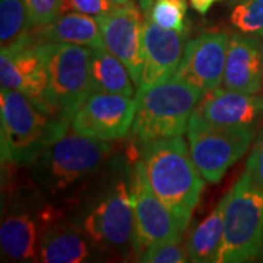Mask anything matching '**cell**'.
<instances>
[{
	"label": "cell",
	"mask_w": 263,
	"mask_h": 263,
	"mask_svg": "<svg viewBox=\"0 0 263 263\" xmlns=\"http://www.w3.org/2000/svg\"><path fill=\"white\" fill-rule=\"evenodd\" d=\"M62 211L31 180L29 186H16L8 199L0 224L2 259L8 262H38L44 230Z\"/></svg>",
	"instance_id": "cell-6"
},
{
	"label": "cell",
	"mask_w": 263,
	"mask_h": 263,
	"mask_svg": "<svg viewBox=\"0 0 263 263\" xmlns=\"http://www.w3.org/2000/svg\"><path fill=\"white\" fill-rule=\"evenodd\" d=\"M2 88L19 91L46 111L47 62L44 44L29 31L0 53ZM50 113V111H48ZM51 114V113H50Z\"/></svg>",
	"instance_id": "cell-11"
},
{
	"label": "cell",
	"mask_w": 263,
	"mask_h": 263,
	"mask_svg": "<svg viewBox=\"0 0 263 263\" xmlns=\"http://www.w3.org/2000/svg\"><path fill=\"white\" fill-rule=\"evenodd\" d=\"M195 113L215 126L257 129L263 123V94L216 88L205 94Z\"/></svg>",
	"instance_id": "cell-16"
},
{
	"label": "cell",
	"mask_w": 263,
	"mask_h": 263,
	"mask_svg": "<svg viewBox=\"0 0 263 263\" xmlns=\"http://www.w3.org/2000/svg\"><path fill=\"white\" fill-rule=\"evenodd\" d=\"M113 151L110 141L84 136L70 127L28 165L29 180L53 203L72 202L97 179Z\"/></svg>",
	"instance_id": "cell-2"
},
{
	"label": "cell",
	"mask_w": 263,
	"mask_h": 263,
	"mask_svg": "<svg viewBox=\"0 0 263 263\" xmlns=\"http://www.w3.org/2000/svg\"><path fill=\"white\" fill-rule=\"evenodd\" d=\"M114 5L111 0H63L62 13L63 12H81L86 15L98 16L107 13L113 9Z\"/></svg>",
	"instance_id": "cell-28"
},
{
	"label": "cell",
	"mask_w": 263,
	"mask_h": 263,
	"mask_svg": "<svg viewBox=\"0 0 263 263\" xmlns=\"http://www.w3.org/2000/svg\"><path fill=\"white\" fill-rule=\"evenodd\" d=\"M230 21L237 31L263 38V0H240Z\"/></svg>",
	"instance_id": "cell-24"
},
{
	"label": "cell",
	"mask_w": 263,
	"mask_h": 263,
	"mask_svg": "<svg viewBox=\"0 0 263 263\" xmlns=\"http://www.w3.org/2000/svg\"><path fill=\"white\" fill-rule=\"evenodd\" d=\"M100 25L104 47L119 57L130 72L136 86L142 82L143 54H142V34L145 25V15L138 9L135 2L117 5L107 13L95 16Z\"/></svg>",
	"instance_id": "cell-13"
},
{
	"label": "cell",
	"mask_w": 263,
	"mask_h": 263,
	"mask_svg": "<svg viewBox=\"0 0 263 263\" xmlns=\"http://www.w3.org/2000/svg\"><path fill=\"white\" fill-rule=\"evenodd\" d=\"M215 2H218V0H190V5H192V8L196 10L197 13L205 15L208 10L212 8V5Z\"/></svg>",
	"instance_id": "cell-29"
},
{
	"label": "cell",
	"mask_w": 263,
	"mask_h": 263,
	"mask_svg": "<svg viewBox=\"0 0 263 263\" xmlns=\"http://www.w3.org/2000/svg\"><path fill=\"white\" fill-rule=\"evenodd\" d=\"M263 259V187L246 174L228 192L226 227L218 263Z\"/></svg>",
	"instance_id": "cell-7"
},
{
	"label": "cell",
	"mask_w": 263,
	"mask_h": 263,
	"mask_svg": "<svg viewBox=\"0 0 263 263\" xmlns=\"http://www.w3.org/2000/svg\"><path fill=\"white\" fill-rule=\"evenodd\" d=\"M227 2H228L230 5H237V3H238L240 0H227Z\"/></svg>",
	"instance_id": "cell-32"
},
{
	"label": "cell",
	"mask_w": 263,
	"mask_h": 263,
	"mask_svg": "<svg viewBox=\"0 0 263 263\" xmlns=\"http://www.w3.org/2000/svg\"><path fill=\"white\" fill-rule=\"evenodd\" d=\"M129 146L114 155L103 171L70 202L69 216L100 253L127 257L135 254L133 173L139 160Z\"/></svg>",
	"instance_id": "cell-1"
},
{
	"label": "cell",
	"mask_w": 263,
	"mask_h": 263,
	"mask_svg": "<svg viewBox=\"0 0 263 263\" xmlns=\"http://www.w3.org/2000/svg\"><path fill=\"white\" fill-rule=\"evenodd\" d=\"M136 98L122 94L92 92L70 119L78 133L101 141H122L132 129Z\"/></svg>",
	"instance_id": "cell-12"
},
{
	"label": "cell",
	"mask_w": 263,
	"mask_h": 263,
	"mask_svg": "<svg viewBox=\"0 0 263 263\" xmlns=\"http://www.w3.org/2000/svg\"><path fill=\"white\" fill-rule=\"evenodd\" d=\"M98 252L84 231L66 212H60L46 227L40 243L38 262L82 263L92 260Z\"/></svg>",
	"instance_id": "cell-18"
},
{
	"label": "cell",
	"mask_w": 263,
	"mask_h": 263,
	"mask_svg": "<svg viewBox=\"0 0 263 263\" xmlns=\"http://www.w3.org/2000/svg\"><path fill=\"white\" fill-rule=\"evenodd\" d=\"M243 174H246L254 184L263 187V123L260 130L256 135L253 148L247 158Z\"/></svg>",
	"instance_id": "cell-27"
},
{
	"label": "cell",
	"mask_w": 263,
	"mask_h": 263,
	"mask_svg": "<svg viewBox=\"0 0 263 263\" xmlns=\"http://www.w3.org/2000/svg\"><path fill=\"white\" fill-rule=\"evenodd\" d=\"M228 34L224 31H206L190 40L181 57L174 78L211 92L224 81Z\"/></svg>",
	"instance_id": "cell-14"
},
{
	"label": "cell",
	"mask_w": 263,
	"mask_h": 263,
	"mask_svg": "<svg viewBox=\"0 0 263 263\" xmlns=\"http://www.w3.org/2000/svg\"><path fill=\"white\" fill-rule=\"evenodd\" d=\"M2 162L31 165L50 145L69 130V120L59 119L19 91H0Z\"/></svg>",
	"instance_id": "cell-4"
},
{
	"label": "cell",
	"mask_w": 263,
	"mask_h": 263,
	"mask_svg": "<svg viewBox=\"0 0 263 263\" xmlns=\"http://www.w3.org/2000/svg\"><path fill=\"white\" fill-rule=\"evenodd\" d=\"M138 262L146 263H186L189 260L187 247L180 246V241H165L145 249L138 257Z\"/></svg>",
	"instance_id": "cell-25"
},
{
	"label": "cell",
	"mask_w": 263,
	"mask_h": 263,
	"mask_svg": "<svg viewBox=\"0 0 263 263\" xmlns=\"http://www.w3.org/2000/svg\"><path fill=\"white\" fill-rule=\"evenodd\" d=\"M28 12L24 0H0V41L2 48L9 47L28 34Z\"/></svg>",
	"instance_id": "cell-22"
},
{
	"label": "cell",
	"mask_w": 263,
	"mask_h": 263,
	"mask_svg": "<svg viewBox=\"0 0 263 263\" xmlns=\"http://www.w3.org/2000/svg\"><path fill=\"white\" fill-rule=\"evenodd\" d=\"M228 193L219 200L214 211L195 227L187 240L189 260L195 263L216 262L226 227V208Z\"/></svg>",
	"instance_id": "cell-20"
},
{
	"label": "cell",
	"mask_w": 263,
	"mask_h": 263,
	"mask_svg": "<svg viewBox=\"0 0 263 263\" xmlns=\"http://www.w3.org/2000/svg\"><path fill=\"white\" fill-rule=\"evenodd\" d=\"M114 5H126V3H129L130 0H111Z\"/></svg>",
	"instance_id": "cell-31"
},
{
	"label": "cell",
	"mask_w": 263,
	"mask_h": 263,
	"mask_svg": "<svg viewBox=\"0 0 263 263\" xmlns=\"http://www.w3.org/2000/svg\"><path fill=\"white\" fill-rule=\"evenodd\" d=\"M133 208H135V257L151 246L165 241H181L186 227L161 200L151 187L141 160L133 173Z\"/></svg>",
	"instance_id": "cell-10"
},
{
	"label": "cell",
	"mask_w": 263,
	"mask_h": 263,
	"mask_svg": "<svg viewBox=\"0 0 263 263\" xmlns=\"http://www.w3.org/2000/svg\"><path fill=\"white\" fill-rule=\"evenodd\" d=\"M31 31L41 43H65L85 47L104 46L97 18L81 12H63L47 25Z\"/></svg>",
	"instance_id": "cell-19"
},
{
	"label": "cell",
	"mask_w": 263,
	"mask_h": 263,
	"mask_svg": "<svg viewBox=\"0 0 263 263\" xmlns=\"http://www.w3.org/2000/svg\"><path fill=\"white\" fill-rule=\"evenodd\" d=\"M91 48H92V57H91L92 91L133 97L135 94L133 79L126 65L104 46Z\"/></svg>",
	"instance_id": "cell-21"
},
{
	"label": "cell",
	"mask_w": 263,
	"mask_h": 263,
	"mask_svg": "<svg viewBox=\"0 0 263 263\" xmlns=\"http://www.w3.org/2000/svg\"><path fill=\"white\" fill-rule=\"evenodd\" d=\"M203 97V91L174 76L138 88L130 143L141 148L155 139L181 136Z\"/></svg>",
	"instance_id": "cell-5"
},
{
	"label": "cell",
	"mask_w": 263,
	"mask_h": 263,
	"mask_svg": "<svg viewBox=\"0 0 263 263\" xmlns=\"http://www.w3.org/2000/svg\"><path fill=\"white\" fill-rule=\"evenodd\" d=\"M187 32L160 27L149 16H145L142 34L143 70L138 88L151 86L174 75L186 48Z\"/></svg>",
	"instance_id": "cell-15"
},
{
	"label": "cell",
	"mask_w": 263,
	"mask_h": 263,
	"mask_svg": "<svg viewBox=\"0 0 263 263\" xmlns=\"http://www.w3.org/2000/svg\"><path fill=\"white\" fill-rule=\"evenodd\" d=\"M47 62V110L69 120L81 104L92 94V48L65 43H43Z\"/></svg>",
	"instance_id": "cell-8"
},
{
	"label": "cell",
	"mask_w": 263,
	"mask_h": 263,
	"mask_svg": "<svg viewBox=\"0 0 263 263\" xmlns=\"http://www.w3.org/2000/svg\"><path fill=\"white\" fill-rule=\"evenodd\" d=\"M151 187L187 228L199 203L205 179L181 136L151 141L139 148Z\"/></svg>",
	"instance_id": "cell-3"
},
{
	"label": "cell",
	"mask_w": 263,
	"mask_h": 263,
	"mask_svg": "<svg viewBox=\"0 0 263 263\" xmlns=\"http://www.w3.org/2000/svg\"><path fill=\"white\" fill-rule=\"evenodd\" d=\"M27 12H28L29 28L34 29L43 25H47L48 22L62 13L63 0H24Z\"/></svg>",
	"instance_id": "cell-26"
},
{
	"label": "cell",
	"mask_w": 263,
	"mask_h": 263,
	"mask_svg": "<svg viewBox=\"0 0 263 263\" xmlns=\"http://www.w3.org/2000/svg\"><path fill=\"white\" fill-rule=\"evenodd\" d=\"M160 27L173 31H186L187 0H154L146 15Z\"/></svg>",
	"instance_id": "cell-23"
},
{
	"label": "cell",
	"mask_w": 263,
	"mask_h": 263,
	"mask_svg": "<svg viewBox=\"0 0 263 263\" xmlns=\"http://www.w3.org/2000/svg\"><path fill=\"white\" fill-rule=\"evenodd\" d=\"M139 2V6H141V10L143 12V15L146 16L151 12V8H152V2L154 0H138Z\"/></svg>",
	"instance_id": "cell-30"
},
{
	"label": "cell",
	"mask_w": 263,
	"mask_h": 263,
	"mask_svg": "<svg viewBox=\"0 0 263 263\" xmlns=\"http://www.w3.org/2000/svg\"><path fill=\"white\" fill-rule=\"evenodd\" d=\"M256 127L215 126L200 119L195 111L190 117L187 139L192 157L203 179L218 183L256 139Z\"/></svg>",
	"instance_id": "cell-9"
},
{
	"label": "cell",
	"mask_w": 263,
	"mask_h": 263,
	"mask_svg": "<svg viewBox=\"0 0 263 263\" xmlns=\"http://www.w3.org/2000/svg\"><path fill=\"white\" fill-rule=\"evenodd\" d=\"M227 89L257 94L263 89V38L240 31L228 34L226 72Z\"/></svg>",
	"instance_id": "cell-17"
}]
</instances>
